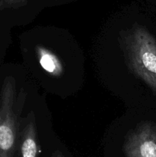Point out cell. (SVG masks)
Segmentation results:
<instances>
[{"label":"cell","mask_w":156,"mask_h":157,"mask_svg":"<svg viewBox=\"0 0 156 157\" xmlns=\"http://www.w3.org/2000/svg\"><path fill=\"white\" fill-rule=\"evenodd\" d=\"M28 0H0V9L4 8H18L26 6Z\"/></svg>","instance_id":"8992f818"},{"label":"cell","mask_w":156,"mask_h":157,"mask_svg":"<svg viewBox=\"0 0 156 157\" xmlns=\"http://www.w3.org/2000/svg\"><path fill=\"white\" fill-rule=\"evenodd\" d=\"M127 157H156V124L143 123L128 136L124 145Z\"/></svg>","instance_id":"3957f363"},{"label":"cell","mask_w":156,"mask_h":157,"mask_svg":"<svg viewBox=\"0 0 156 157\" xmlns=\"http://www.w3.org/2000/svg\"><path fill=\"white\" fill-rule=\"evenodd\" d=\"M35 50L40 65L48 75L60 77L64 74L62 62L54 52L42 45H37Z\"/></svg>","instance_id":"277c9868"},{"label":"cell","mask_w":156,"mask_h":157,"mask_svg":"<svg viewBox=\"0 0 156 157\" xmlns=\"http://www.w3.org/2000/svg\"><path fill=\"white\" fill-rule=\"evenodd\" d=\"M52 157H64V156H63L62 153H61V152L56 151L54 153H53V155H52Z\"/></svg>","instance_id":"52a82bcc"},{"label":"cell","mask_w":156,"mask_h":157,"mask_svg":"<svg viewBox=\"0 0 156 157\" xmlns=\"http://www.w3.org/2000/svg\"><path fill=\"white\" fill-rule=\"evenodd\" d=\"M15 81L6 77L0 95V157H15L17 144V120L14 106Z\"/></svg>","instance_id":"7a4b0ae2"},{"label":"cell","mask_w":156,"mask_h":157,"mask_svg":"<svg viewBox=\"0 0 156 157\" xmlns=\"http://www.w3.org/2000/svg\"><path fill=\"white\" fill-rule=\"evenodd\" d=\"M128 65L156 94V39L145 28L137 26L128 35L125 46Z\"/></svg>","instance_id":"6da1fadb"},{"label":"cell","mask_w":156,"mask_h":157,"mask_svg":"<svg viewBox=\"0 0 156 157\" xmlns=\"http://www.w3.org/2000/svg\"><path fill=\"white\" fill-rule=\"evenodd\" d=\"M38 151L36 126L34 121H31L25 126L21 136L20 144L21 157H38Z\"/></svg>","instance_id":"5b68a950"}]
</instances>
